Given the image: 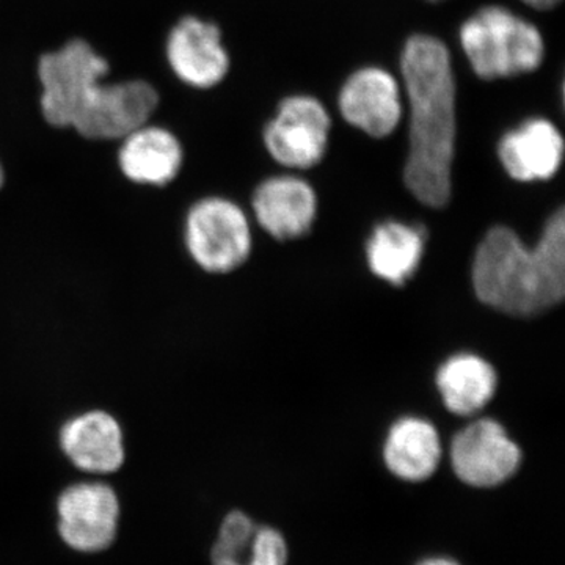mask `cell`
I'll return each mask as SVG.
<instances>
[{"label":"cell","instance_id":"obj_19","mask_svg":"<svg viewBox=\"0 0 565 565\" xmlns=\"http://www.w3.org/2000/svg\"><path fill=\"white\" fill-rule=\"evenodd\" d=\"M423 253L422 230L393 221L375 226L366 245L371 273L393 286H404L414 277Z\"/></svg>","mask_w":565,"mask_h":565},{"label":"cell","instance_id":"obj_11","mask_svg":"<svg viewBox=\"0 0 565 565\" xmlns=\"http://www.w3.org/2000/svg\"><path fill=\"white\" fill-rule=\"evenodd\" d=\"M117 167L126 181L140 188L163 189L178 180L185 161L178 134L147 122L117 141Z\"/></svg>","mask_w":565,"mask_h":565},{"label":"cell","instance_id":"obj_6","mask_svg":"<svg viewBox=\"0 0 565 565\" xmlns=\"http://www.w3.org/2000/svg\"><path fill=\"white\" fill-rule=\"evenodd\" d=\"M161 103V93L150 81L107 77L93 90L71 131L85 140L120 141L152 121Z\"/></svg>","mask_w":565,"mask_h":565},{"label":"cell","instance_id":"obj_23","mask_svg":"<svg viewBox=\"0 0 565 565\" xmlns=\"http://www.w3.org/2000/svg\"><path fill=\"white\" fill-rule=\"evenodd\" d=\"M433 2H438V0H433Z\"/></svg>","mask_w":565,"mask_h":565},{"label":"cell","instance_id":"obj_22","mask_svg":"<svg viewBox=\"0 0 565 565\" xmlns=\"http://www.w3.org/2000/svg\"><path fill=\"white\" fill-rule=\"evenodd\" d=\"M6 182H7L6 167H3L2 161H0V191H2L3 185H6Z\"/></svg>","mask_w":565,"mask_h":565},{"label":"cell","instance_id":"obj_8","mask_svg":"<svg viewBox=\"0 0 565 565\" xmlns=\"http://www.w3.org/2000/svg\"><path fill=\"white\" fill-rule=\"evenodd\" d=\"M332 118L313 96L297 95L282 99L277 115L264 129V145L274 161L289 169L307 170L318 166L329 148Z\"/></svg>","mask_w":565,"mask_h":565},{"label":"cell","instance_id":"obj_14","mask_svg":"<svg viewBox=\"0 0 565 565\" xmlns=\"http://www.w3.org/2000/svg\"><path fill=\"white\" fill-rule=\"evenodd\" d=\"M256 222L278 241L303 237L313 228L318 215V196L302 178L274 177L253 192Z\"/></svg>","mask_w":565,"mask_h":565},{"label":"cell","instance_id":"obj_7","mask_svg":"<svg viewBox=\"0 0 565 565\" xmlns=\"http://www.w3.org/2000/svg\"><path fill=\"white\" fill-rule=\"evenodd\" d=\"M163 57L173 76L195 90L217 87L232 68L222 29L196 14H184L173 22L163 41Z\"/></svg>","mask_w":565,"mask_h":565},{"label":"cell","instance_id":"obj_15","mask_svg":"<svg viewBox=\"0 0 565 565\" xmlns=\"http://www.w3.org/2000/svg\"><path fill=\"white\" fill-rule=\"evenodd\" d=\"M498 158L512 180H552L563 166V134L545 118H531L501 137Z\"/></svg>","mask_w":565,"mask_h":565},{"label":"cell","instance_id":"obj_17","mask_svg":"<svg viewBox=\"0 0 565 565\" xmlns=\"http://www.w3.org/2000/svg\"><path fill=\"white\" fill-rule=\"evenodd\" d=\"M441 459L440 435L434 424L407 416L394 423L384 445L386 468L404 481H426Z\"/></svg>","mask_w":565,"mask_h":565},{"label":"cell","instance_id":"obj_21","mask_svg":"<svg viewBox=\"0 0 565 565\" xmlns=\"http://www.w3.org/2000/svg\"><path fill=\"white\" fill-rule=\"evenodd\" d=\"M418 565H459V564L452 563V561H449V559H444V557H433V559L423 561V563H419Z\"/></svg>","mask_w":565,"mask_h":565},{"label":"cell","instance_id":"obj_9","mask_svg":"<svg viewBox=\"0 0 565 565\" xmlns=\"http://www.w3.org/2000/svg\"><path fill=\"white\" fill-rule=\"evenodd\" d=\"M58 533L76 552L98 553L109 548L117 535L120 500L102 481L66 487L57 501Z\"/></svg>","mask_w":565,"mask_h":565},{"label":"cell","instance_id":"obj_10","mask_svg":"<svg viewBox=\"0 0 565 565\" xmlns=\"http://www.w3.org/2000/svg\"><path fill=\"white\" fill-rule=\"evenodd\" d=\"M451 463L465 484L489 489L515 475L522 463V451L500 423L482 418L456 435Z\"/></svg>","mask_w":565,"mask_h":565},{"label":"cell","instance_id":"obj_20","mask_svg":"<svg viewBox=\"0 0 565 565\" xmlns=\"http://www.w3.org/2000/svg\"><path fill=\"white\" fill-rule=\"evenodd\" d=\"M526 6L533 7L535 10H552L555 9L561 0H523Z\"/></svg>","mask_w":565,"mask_h":565},{"label":"cell","instance_id":"obj_3","mask_svg":"<svg viewBox=\"0 0 565 565\" xmlns=\"http://www.w3.org/2000/svg\"><path fill=\"white\" fill-rule=\"evenodd\" d=\"M459 40L471 70L484 81L533 73L544 62L542 33L504 7L476 11L460 28Z\"/></svg>","mask_w":565,"mask_h":565},{"label":"cell","instance_id":"obj_16","mask_svg":"<svg viewBox=\"0 0 565 565\" xmlns=\"http://www.w3.org/2000/svg\"><path fill=\"white\" fill-rule=\"evenodd\" d=\"M286 561L288 546L277 530L258 526L239 511L223 519L212 548L214 565H286Z\"/></svg>","mask_w":565,"mask_h":565},{"label":"cell","instance_id":"obj_5","mask_svg":"<svg viewBox=\"0 0 565 565\" xmlns=\"http://www.w3.org/2000/svg\"><path fill=\"white\" fill-rule=\"evenodd\" d=\"M182 234L192 262L207 274H232L252 253L250 221L225 196L196 200L185 214Z\"/></svg>","mask_w":565,"mask_h":565},{"label":"cell","instance_id":"obj_12","mask_svg":"<svg viewBox=\"0 0 565 565\" xmlns=\"http://www.w3.org/2000/svg\"><path fill=\"white\" fill-rule=\"evenodd\" d=\"M338 107L349 125L375 139L393 134L403 118L399 84L392 73L377 66H366L349 76Z\"/></svg>","mask_w":565,"mask_h":565},{"label":"cell","instance_id":"obj_2","mask_svg":"<svg viewBox=\"0 0 565 565\" xmlns=\"http://www.w3.org/2000/svg\"><path fill=\"white\" fill-rule=\"evenodd\" d=\"M471 281L478 299L515 318L544 315L565 296V211L550 215L527 248L508 226H494L476 250Z\"/></svg>","mask_w":565,"mask_h":565},{"label":"cell","instance_id":"obj_1","mask_svg":"<svg viewBox=\"0 0 565 565\" xmlns=\"http://www.w3.org/2000/svg\"><path fill=\"white\" fill-rule=\"evenodd\" d=\"M408 102V150L404 181L424 206L440 210L451 200L456 152V77L444 41L414 35L403 51Z\"/></svg>","mask_w":565,"mask_h":565},{"label":"cell","instance_id":"obj_18","mask_svg":"<svg viewBox=\"0 0 565 565\" xmlns=\"http://www.w3.org/2000/svg\"><path fill=\"white\" fill-rule=\"evenodd\" d=\"M498 377L492 364L475 353H457L441 364L437 386L451 414H478L492 401Z\"/></svg>","mask_w":565,"mask_h":565},{"label":"cell","instance_id":"obj_13","mask_svg":"<svg viewBox=\"0 0 565 565\" xmlns=\"http://www.w3.org/2000/svg\"><path fill=\"white\" fill-rule=\"evenodd\" d=\"M58 445L66 459L88 475L117 473L126 460L121 423L102 408L82 412L63 423Z\"/></svg>","mask_w":565,"mask_h":565},{"label":"cell","instance_id":"obj_4","mask_svg":"<svg viewBox=\"0 0 565 565\" xmlns=\"http://www.w3.org/2000/svg\"><path fill=\"white\" fill-rule=\"evenodd\" d=\"M110 61L84 36H73L40 54L39 111L58 131H71L93 90L110 76Z\"/></svg>","mask_w":565,"mask_h":565}]
</instances>
